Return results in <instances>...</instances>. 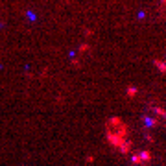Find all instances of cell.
I'll return each mask as SVG.
<instances>
[{"mask_svg":"<svg viewBox=\"0 0 166 166\" xmlns=\"http://www.w3.org/2000/svg\"><path fill=\"white\" fill-rule=\"evenodd\" d=\"M131 161H133L135 164L148 163V161H151V153H149V151H140V153H135V155L131 157Z\"/></svg>","mask_w":166,"mask_h":166,"instance_id":"cell-2","label":"cell"},{"mask_svg":"<svg viewBox=\"0 0 166 166\" xmlns=\"http://www.w3.org/2000/svg\"><path fill=\"white\" fill-rule=\"evenodd\" d=\"M105 135H107V142L115 146L116 149H120L122 153L131 151V140L127 139V125L122 118L113 116L105 122Z\"/></svg>","mask_w":166,"mask_h":166,"instance_id":"cell-1","label":"cell"},{"mask_svg":"<svg viewBox=\"0 0 166 166\" xmlns=\"http://www.w3.org/2000/svg\"><path fill=\"white\" fill-rule=\"evenodd\" d=\"M127 96H129V98L137 96V89H135V87H129V89H127Z\"/></svg>","mask_w":166,"mask_h":166,"instance_id":"cell-5","label":"cell"},{"mask_svg":"<svg viewBox=\"0 0 166 166\" xmlns=\"http://www.w3.org/2000/svg\"><path fill=\"white\" fill-rule=\"evenodd\" d=\"M148 125H157V118H144Z\"/></svg>","mask_w":166,"mask_h":166,"instance_id":"cell-6","label":"cell"},{"mask_svg":"<svg viewBox=\"0 0 166 166\" xmlns=\"http://www.w3.org/2000/svg\"><path fill=\"white\" fill-rule=\"evenodd\" d=\"M153 63H155V66H157L163 74H166V59H155Z\"/></svg>","mask_w":166,"mask_h":166,"instance_id":"cell-3","label":"cell"},{"mask_svg":"<svg viewBox=\"0 0 166 166\" xmlns=\"http://www.w3.org/2000/svg\"><path fill=\"white\" fill-rule=\"evenodd\" d=\"M153 111L159 115V116H163V118H166V109L164 107H153Z\"/></svg>","mask_w":166,"mask_h":166,"instance_id":"cell-4","label":"cell"}]
</instances>
